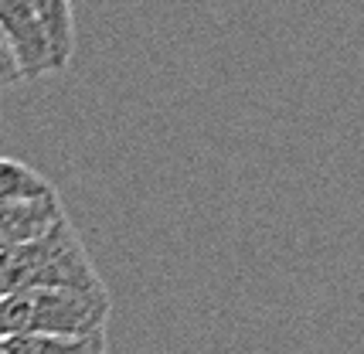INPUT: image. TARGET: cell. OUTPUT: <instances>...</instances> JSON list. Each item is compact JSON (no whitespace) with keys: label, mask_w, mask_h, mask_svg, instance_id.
I'll return each mask as SVG.
<instances>
[{"label":"cell","mask_w":364,"mask_h":354,"mask_svg":"<svg viewBox=\"0 0 364 354\" xmlns=\"http://www.w3.org/2000/svg\"><path fill=\"white\" fill-rule=\"evenodd\" d=\"M0 41L14 55L21 79H38L55 72L48 34L28 0H0Z\"/></svg>","instance_id":"obj_3"},{"label":"cell","mask_w":364,"mask_h":354,"mask_svg":"<svg viewBox=\"0 0 364 354\" xmlns=\"http://www.w3.org/2000/svg\"><path fill=\"white\" fill-rule=\"evenodd\" d=\"M14 82H24L21 79V68H17L14 55L7 51V45L0 41V89H7V85H14Z\"/></svg>","instance_id":"obj_8"},{"label":"cell","mask_w":364,"mask_h":354,"mask_svg":"<svg viewBox=\"0 0 364 354\" xmlns=\"http://www.w3.org/2000/svg\"><path fill=\"white\" fill-rule=\"evenodd\" d=\"M55 198V188L28 163L0 157V201H41Z\"/></svg>","instance_id":"obj_7"},{"label":"cell","mask_w":364,"mask_h":354,"mask_svg":"<svg viewBox=\"0 0 364 354\" xmlns=\"http://www.w3.org/2000/svg\"><path fill=\"white\" fill-rule=\"evenodd\" d=\"M109 293L95 290H17L0 296V338H68L102 331Z\"/></svg>","instance_id":"obj_1"},{"label":"cell","mask_w":364,"mask_h":354,"mask_svg":"<svg viewBox=\"0 0 364 354\" xmlns=\"http://www.w3.org/2000/svg\"><path fill=\"white\" fill-rule=\"evenodd\" d=\"M31 11L38 14L41 28L51 45V58H55V72H65L75 51V28H72V0H28Z\"/></svg>","instance_id":"obj_5"},{"label":"cell","mask_w":364,"mask_h":354,"mask_svg":"<svg viewBox=\"0 0 364 354\" xmlns=\"http://www.w3.org/2000/svg\"><path fill=\"white\" fill-rule=\"evenodd\" d=\"M95 290L102 286L75 228L62 218L45 235L0 252V296L17 290Z\"/></svg>","instance_id":"obj_2"},{"label":"cell","mask_w":364,"mask_h":354,"mask_svg":"<svg viewBox=\"0 0 364 354\" xmlns=\"http://www.w3.org/2000/svg\"><path fill=\"white\" fill-rule=\"evenodd\" d=\"M0 354H106V331L68 338H0Z\"/></svg>","instance_id":"obj_6"},{"label":"cell","mask_w":364,"mask_h":354,"mask_svg":"<svg viewBox=\"0 0 364 354\" xmlns=\"http://www.w3.org/2000/svg\"><path fill=\"white\" fill-rule=\"evenodd\" d=\"M62 218L65 211L58 194L41 198V201H0V252L45 235L48 228L58 225Z\"/></svg>","instance_id":"obj_4"}]
</instances>
